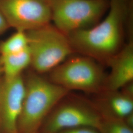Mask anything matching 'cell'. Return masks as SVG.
Wrapping results in <instances>:
<instances>
[{
  "label": "cell",
  "mask_w": 133,
  "mask_h": 133,
  "mask_svg": "<svg viewBox=\"0 0 133 133\" xmlns=\"http://www.w3.org/2000/svg\"><path fill=\"white\" fill-rule=\"evenodd\" d=\"M108 14L89 28L67 35L74 52L107 64L122 48L124 32L131 22V0H109Z\"/></svg>",
  "instance_id": "6da1fadb"
},
{
  "label": "cell",
  "mask_w": 133,
  "mask_h": 133,
  "mask_svg": "<svg viewBox=\"0 0 133 133\" xmlns=\"http://www.w3.org/2000/svg\"><path fill=\"white\" fill-rule=\"evenodd\" d=\"M24 82L25 95L17 131L36 133L53 109L70 91L36 74L29 75Z\"/></svg>",
  "instance_id": "7a4b0ae2"
},
{
  "label": "cell",
  "mask_w": 133,
  "mask_h": 133,
  "mask_svg": "<svg viewBox=\"0 0 133 133\" xmlns=\"http://www.w3.org/2000/svg\"><path fill=\"white\" fill-rule=\"evenodd\" d=\"M26 32L31 65L39 74L51 71L74 52L67 35L54 25Z\"/></svg>",
  "instance_id": "3957f363"
},
{
  "label": "cell",
  "mask_w": 133,
  "mask_h": 133,
  "mask_svg": "<svg viewBox=\"0 0 133 133\" xmlns=\"http://www.w3.org/2000/svg\"><path fill=\"white\" fill-rule=\"evenodd\" d=\"M49 72V81L69 91L98 94L105 89L107 76L90 57L82 55L69 58Z\"/></svg>",
  "instance_id": "277c9868"
},
{
  "label": "cell",
  "mask_w": 133,
  "mask_h": 133,
  "mask_svg": "<svg viewBox=\"0 0 133 133\" xmlns=\"http://www.w3.org/2000/svg\"><path fill=\"white\" fill-rule=\"evenodd\" d=\"M51 21L67 35L98 23L109 9V0H50Z\"/></svg>",
  "instance_id": "5b68a950"
},
{
  "label": "cell",
  "mask_w": 133,
  "mask_h": 133,
  "mask_svg": "<svg viewBox=\"0 0 133 133\" xmlns=\"http://www.w3.org/2000/svg\"><path fill=\"white\" fill-rule=\"evenodd\" d=\"M68 94L55 105L44 120L43 132L57 133L80 127L98 130L102 117L93 102L80 97H68Z\"/></svg>",
  "instance_id": "8992f818"
},
{
  "label": "cell",
  "mask_w": 133,
  "mask_h": 133,
  "mask_svg": "<svg viewBox=\"0 0 133 133\" xmlns=\"http://www.w3.org/2000/svg\"><path fill=\"white\" fill-rule=\"evenodd\" d=\"M0 10L16 31L27 32L51 21L50 0H0Z\"/></svg>",
  "instance_id": "52a82bcc"
},
{
  "label": "cell",
  "mask_w": 133,
  "mask_h": 133,
  "mask_svg": "<svg viewBox=\"0 0 133 133\" xmlns=\"http://www.w3.org/2000/svg\"><path fill=\"white\" fill-rule=\"evenodd\" d=\"M25 82L21 76L0 81L1 126L5 133H18L17 122L25 95Z\"/></svg>",
  "instance_id": "ba28073f"
},
{
  "label": "cell",
  "mask_w": 133,
  "mask_h": 133,
  "mask_svg": "<svg viewBox=\"0 0 133 133\" xmlns=\"http://www.w3.org/2000/svg\"><path fill=\"white\" fill-rule=\"evenodd\" d=\"M107 64L110 72L107 76L104 91L119 90L122 87L133 81V43L130 38Z\"/></svg>",
  "instance_id": "9c48e42d"
},
{
  "label": "cell",
  "mask_w": 133,
  "mask_h": 133,
  "mask_svg": "<svg viewBox=\"0 0 133 133\" xmlns=\"http://www.w3.org/2000/svg\"><path fill=\"white\" fill-rule=\"evenodd\" d=\"M93 103L102 117L123 119L133 112V99L120 90L104 91Z\"/></svg>",
  "instance_id": "30bf717a"
},
{
  "label": "cell",
  "mask_w": 133,
  "mask_h": 133,
  "mask_svg": "<svg viewBox=\"0 0 133 133\" xmlns=\"http://www.w3.org/2000/svg\"><path fill=\"white\" fill-rule=\"evenodd\" d=\"M4 78L10 79L21 76V72L31 65L28 48L20 52L0 55Z\"/></svg>",
  "instance_id": "8fae6325"
},
{
  "label": "cell",
  "mask_w": 133,
  "mask_h": 133,
  "mask_svg": "<svg viewBox=\"0 0 133 133\" xmlns=\"http://www.w3.org/2000/svg\"><path fill=\"white\" fill-rule=\"evenodd\" d=\"M28 48L27 34L16 31L10 38L0 44V55L12 54L22 52Z\"/></svg>",
  "instance_id": "7c38bea8"
},
{
  "label": "cell",
  "mask_w": 133,
  "mask_h": 133,
  "mask_svg": "<svg viewBox=\"0 0 133 133\" xmlns=\"http://www.w3.org/2000/svg\"><path fill=\"white\" fill-rule=\"evenodd\" d=\"M98 131L100 133H133V129L123 119L102 117Z\"/></svg>",
  "instance_id": "4fadbf2b"
},
{
  "label": "cell",
  "mask_w": 133,
  "mask_h": 133,
  "mask_svg": "<svg viewBox=\"0 0 133 133\" xmlns=\"http://www.w3.org/2000/svg\"><path fill=\"white\" fill-rule=\"evenodd\" d=\"M57 133H100L98 129L89 127H80L67 129Z\"/></svg>",
  "instance_id": "5bb4252c"
},
{
  "label": "cell",
  "mask_w": 133,
  "mask_h": 133,
  "mask_svg": "<svg viewBox=\"0 0 133 133\" xmlns=\"http://www.w3.org/2000/svg\"><path fill=\"white\" fill-rule=\"evenodd\" d=\"M119 90L122 92L124 94L133 99V81L124 86Z\"/></svg>",
  "instance_id": "9a60e30c"
},
{
  "label": "cell",
  "mask_w": 133,
  "mask_h": 133,
  "mask_svg": "<svg viewBox=\"0 0 133 133\" xmlns=\"http://www.w3.org/2000/svg\"><path fill=\"white\" fill-rule=\"evenodd\" d=\"M10 28L5 16L0 10V35L5 33Z\"/></svg>",
  "instance_id": "2e32d148"
},
{
  "label": "cell",
  "mask_w": 133,
  "mask_h": 133,
  "mask_svg": "<svg viewBox=\"0 0 133 133\" xmlns=\"http://www.w3.org/2000/svg\"><path fill=\"white\" fill-rule=\"evenodd\" d=\"M123 120L129 127L133 129V112L126 116Z\"/></svg>",
  "instance_id": "e0dca14e"
},
{
  "label": "cell",
  "mask_w": 133,
  "mask_h": 133,
  "mask_svg": "<svg viewBox=\"0 0 133 133\" xmlns=\"http://www.w3.org/2000/svg\"><path fill=\"white\" fill-rule=\"evenodd\" d=\"M3 75V69H2V66L1 61V58H0V81H1V77Z\"/></svg>",
  "instance_id": "ac0fdd59"
},
{
  "label": "cell",
  "mask_w": 133,
  "mask_h": 133,
  "mask_svg": "<svg viewBox=\"0 0 133 133\" xmlns=\"http://www.w3.org/2000/svg\"><path fill=\"white\" fill-rule=\"evenodd\" d=\"M0 126H1V118H0Z\"/></svg>",
  "instance_id": "d6986e66"
},
{
  "label": "cell",
  "mask_w": 133,
  "mask_h": 133,
  "mask_svg": "<svg viewBox=\"0 0 133 133\" xmlns=\"http://www.w3.org/2000/svg\"><path fill=\"white\" fill-rule=\"evenodd\" d=\"M37 133V132H36V133Z\"/></svg>",
  "instance_id": "ffe728a7"
}]
</instances>
